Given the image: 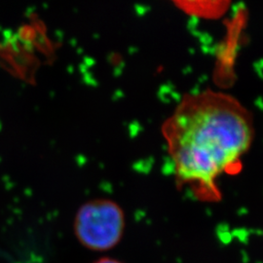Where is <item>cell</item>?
<instances>
[{"mask_svg": "<svg viewBox=\"0 0 263 263\" xmlns=\"http://www.w3.org/2000/svg\"><path fill=\"white\" fill-rule=\"evenodd\" d=\"M125 226L121 207L107 199H96L78 210L74 221L80 243L94 251H106L118 244Z\"/></svg>", "mask_w": 263, "mask_h": 263, "instance_id": "cell-2", "label": "cell"}, {"mask_svg": "<svg viewBox=\"0 0 263 263\" xmlns=\"http://www.w3.org/2000/svg\"><path fill=\"white\" fill-rule=\"evenodd\" d=\"M95 263H122L120 262V261H118V260H115V259H112V258H107V257H105V258H102V259H100V260H98L97 262Z\"/></svg>", "mask_w": 263, "mask_h": 263, "instance_id": "cell-4", "label": "cell"}, {"mask_svg": "<svg viewBox=\"0 0 263 263\" xmlns=\"http://www.w3.org/2000/svg\"><path fill=\"white\" fill-rule=\"evenodd\" d=\"M189 16L200 19L220 18L229 8L231 0H171Z\"/></svg>", "mask_w": 263, "mask_h": 263, "instance_id": "cell-3", "label": "cell"}, {"mask_svg": "<svg viewBox=\"0 0 263 263\" xmlns=\"http://www.w3.org/2000/svg\"><path fill=\"white\" fill-rule=\"evenodd\" d=\"M162 133L179 185L202 202H217L221 199L217 179L242 169L254 140V120L234 97L206 90L186 95Z\"/></svg>", "mask_w": 263, "mask_h": 263, "instance_id": "cell-1", "label": "cell"}]
</instances>
